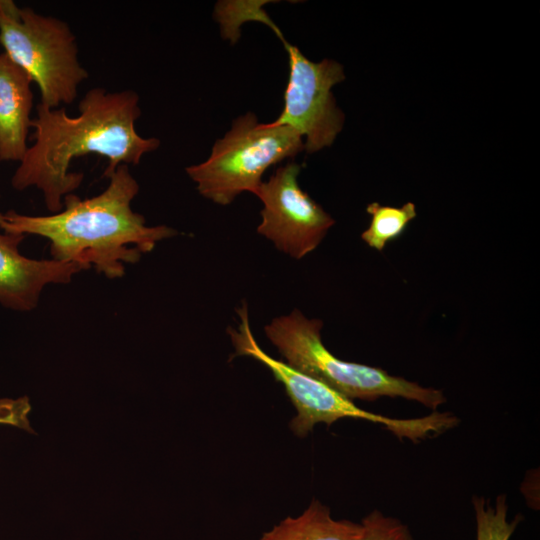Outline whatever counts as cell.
Masks as SVG:
<instances>
[{
    "instance_id": "5bb4252c",
    "label": "cell",
    "mask_w": 540,
    "mask_h": 540,
    "mask_svg": "<svg viewBox=\"0 0 540 540\" xmlns=\"http://www.w3.org/2000/svg\"><path fill=\"white\" fill-rule=\"evenodd\" d=\"M361 540H413L406 525L398 519L387 517L378 510L372 511L361 522Z\"/></svg>"
},
{
    "instance_id": "5b68a950",
    "label": "cell",
    "mask_w": 540,
    "mask_h": 540,
    "mask_svg": "<svg viewBox=\"0 0 540 540\" xmlns=\"http://www.w3.org/2000/svg\"><path fill=\"white\" fill-rule=\"evenodd\" d=\"M304 150L302 136L287 125L260 124L254 113L237 117L206 161L186 168L205 198L228 205L244 191L255 194L264 172Z\"/></svg>"
},
{
    "instance_id": "6da1fadb",
    "label": "cell",
    "mask_w": 540,
    "mask_h": 540,
    "mask_svg": "<svg viewBox=\"0 0 540 540\" xmlns=\"http://www.w3.org/2000/svg\"><path fill=\"white\" fill-rule=\"evenodd\" d=\"M78 110L79 115L70 116L64 107L37 105L31 122L34 142L11 179L18 191L39 189L52 213L63 209V198L83 181V173L70 171L74 159L92 153L107 158L103 176L108 177L119 165H138L145 153L160 145L159 139L143 138L135 129L141 115L135 91L93 88L81 99Z\"/></svg>"
},
{
    "instance_id": "3957f363",
    "label": "cell",
    "mask_w": 540,
    "mask_h": 540,
    "mask_svg": "<svg viewBox=\"0 0 540 540\" xmlns=\"http://www.w3.org/2000/svg\"><path fill=\"white\" fill-rule=\"evenodd\" d=\"M321 328V320L308 319L294 309L286 316L274 318L265 326V334L286 359V364L352 401L402 397L432 410L446 402L441 390L422 387L378 367L337 358L324 346Z\"/></svg>"
},
{
    "instance_id": "8fae6325",
    "label": "cell",
    "mask_w": 540,
    "mask_h": 540,
    "mask_svg": "<svg viewBox=\"0 0 540 540\" xmlns=\"http://www.w3.org/2000/svg\"><path fill=\"white\" fill-rule=\"evenodd\" d=\"M363 526L349 520H335L328 507L314 499L302 514L286 517L260 540H361Z\"/></svg>"
},
{
    "instance_id": "4fadbf2b",
    "label": "cell",
    "mask_w": 540,
    "mask_h": 540,
    "mask_svg": "<svg viewBox=\"0 0 540 540\" xmlns=\"http://www.w3.org/2000/svg\"><path fill=\"white\" fill-rule=\"evenodd\" d=\"M473 506L477 540H509L522 520V516L518 514L511 522L507 521L508 506L506 496L503 494L497 497L495 506L482 497L474 496Z\"/></svg>"
},
{
    "instance_id": "2e32d148",
    "label": "cell",
    "mask_w": 540,
    "mask_h": 540,
    "mask_svg": "<svg viewBox=\"0 0 540 540\" xmlns=\"http://www.w3.org/2000/svg\"><path fill=\"white\" fill-rule=\"evenodd\" d=\"M3 219H4V214L0 212V225L3 222Z\"/></svg>"
},
{
    "instance_id": "9c48e42d",
    "label": "cell",
    "mask_w": 540,
    "mask_h": 540,
    "mask_svg": "<svg viewBox=\"0 0 540 540\" xmlns=\"http://www.w3.org/2000/svg\"><path fill=\"white\" fill-rule=\"evenodd\" d=\"M25 235L0 233V304L16 311L37 307L43 288L50 284H66L82 270L73 262L36 260L23 256L19 245Z\"/></svg>"
},
{
    "instance_id": "52a82bcc",
    "label": "cell",
    "mask_w": 540,
    "mask_h": 540,
    "mask_svg": "<svg viewBox=\"0 0 540 540\" xmlns=\"http://www.w3.org/2000/svg\"><path fill=\"white\" fill-rule=\"evenodd\" d=\"M263 2H246L240 19L258 21L269 26L282 41L288 55L289 79L284 93V107L270 124L294 128L304 140L307 153L330 146L343 128L344 114L337 107L331 92L334 85L345 79L340 63L324 59L313 62L291 45L277 25L261 8Z\"/></svg>"
},
{
    "instance_id": "7c38bea8",
    "label": "cell",
    "mask_w": 540,
    "mask_h": 540,
    "mask_svg": "<svg viewBox=\"0 0 540 540\" xmlns=\"http://www.w3.org/2000/svg\"><path fill=\"white\" fill-rule=\"evenodd\" d=\"M366 211L371 215V222L361 234V239L378 251H382L388 242L400 237L417 215L415 204L412 202H407L401 207L373 202L366 207Z\"/></svg>"
},
{
    "instance_id": "8992f818",
    "label": "cell",
    "mask_w": 540,
    "mask_h": 540,
    "mask_svg": "<svg viewBox=\"0 0 540 540\" xmlns=\"http://www.w3.org/2000/svg\"><path fill=\"white\" fill-rule=\"evenodd\" d=\"M0 44L38 85L40 103L49 108L72 103L88 78L79 62L76 38L61 19L0 0Z\"/></svg>"
},
{
    "instance_id": "277c9868",
    "label": "cell",
    "mask_w": 540,
    "mask_h": 540,
    "mask_svg": "<svg viewBox=\"0 0 540 540\" xmlns=\"http://www.w3.org/2000/svg\"><path fill=\"white\" fill-rule=\"evenodd\" d=\"M238 328H228L235 355L251 357L265 365L285 388L297 414L290 422L292 432L305 437L318 423L330 426L341 418H354L383 425L398 438L418 442L454 427L458 419L449 413L434 412L412 419L390 418L359 408L354 402L324 383L309 377L281 360L268 355L257 343L249 323L247 304L237 310Z\"/></svg>"
},
{
    "instance_id": "ba28073f",
    "label": "cell",
    "mask_w": 540,
    "mask_h": 540,
    "mask_svg": "<svg viewBox=\"0 0 540 540\" xmlns=\"http://www.w3.org/2000/svg\"><path fill=\"white\" fill-rule=\"evenodd\" d=\"M300 169L301 166L295 162L278 167L255 192L263 203L257 232L295 259L315 250L335 223L300 188L297 181Z\"/></svg>"
},
{
    "instance_id": "9a60e30c",
    "label": "cell",
    "mask_w": 540,
    "mask_h": 540,
    "mask_svg": "<svg viewBox=\"0 0 540 540\" xmlns=\"http://www.w3.org/2000/svg\"><path fill=\"white\" fill-rule=\"evenodd\" d=\"M25 406L24 400H0V423L18 424Z\"/></svg>"
},
{
    "instance_id": "7a4b0ae2",
    "label": "cell",
    "mask_w": 540,
    "mask_h": 540,
    "mask_svg": "<svg viewBox=\"0 0 540 540\" xmlns=\"http://www.w3.org/2000/svg\"><path fill=\"white\" fill-rule=\"evenodd\" d=\"M103 192L81 199L70 193L63 209L44 216L9 210L0 228L6 233L32 234L50 242L52 259L73 262L84 270L93 265L108 278L125 274L126 263H136L142 253L178 232L168 226H146L145 218L132 210L131 202L139 185L128 165H119L108 177Z\"/></svg>"
},
{
    "instance_id": "30bf717a",
    "label": "cell",
    "mask_w": 540,
    "mask_h": 540,
    "mask_svg": "<svg viewBox=\"0 0 540 540\" xmlns=\"http://www.w3.org/2000/svg\"><path fill=\"white\" fill-rule=\"evenodd\" d=\"M32 79L0 53V160L20 161L28 146L33 108Z\"/></svg>"
}]
</instances>
